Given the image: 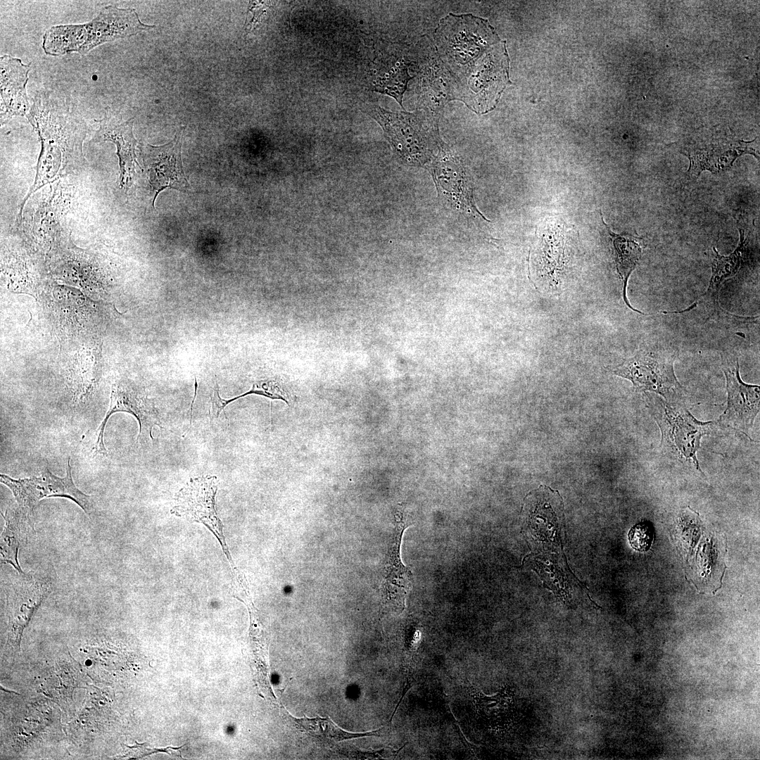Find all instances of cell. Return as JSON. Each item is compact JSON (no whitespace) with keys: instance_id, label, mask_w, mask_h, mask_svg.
I'll list each match as a JSON object with an SVG mask.
<instances>
[{"instance_id":"cell-12","label":"cell","mask_w":760,"mask_h":760,"mask_svg":"<svg viewBox=\"0 0 760 760\" xmlns=\"http://www.w3.org/2000/svg\"><path fill=\"white\" fill-rule=\"evenodd\" d=\"M427 167L441 200L445 201L452 209L486 219L476 208L469 174L448 146Z\"/></svg>"},{"instance_id":"cell-3","label":"cell","mask_w":760,"mask_h":760,"mask_svg":"<svg viewBox=\"0 0 760 760\" xmlns=\"http://www.w3.org/2000/svg\"><path fill=\"white\" fill-rule=\"evenodd\" d=\"M361 110L381 126L393 151L407 164L428 166L447 146L440 137L438 113L429 108L391 112L364 103Z\"/></svg>"},{"instance_id":"cell-18","label":"cell","mask_w":760,"mask_h":760,"mask_svg":"<svg viewBox=\"0 0 760 760\" xmlns=\"http://www.w3.org/2000/svg\"><path fill=\"white\" fill-rule=\"evenodd\" d=\"M1 515L5 525L1 537V564H10L18 574H25L18 562V553L27 537L31 514L17 506L8 508Z\"/></svg>"},{"instance_id":"cell-1","label":"cell","mask_w":760,"mask_h":760,"mask_svg":"<svg viewBox=\"0 0 760 760\" xmlns=\"http://www.w3.org/2000/svg\"><path fill=\"white\" fill-rule=\"evenodd\" d=\"M37 132L42 149L33 185L20 205L18 219L27 198L44 185L51 183L84 160V123L67 107L45 96H36L26 116Z\"/></svg>"},{"instance_id":"cell-19","label":"cell","mask_w":760,"mask_h":760,"mask_svg":"<svg viewBox=\"0 0 760 760\" xmlns=\"http://www.w3.org/2000/svg\"><path fill=\"white\" fill-rule=\"evenodd\" d=\"M740 231V242L738 246L730 255L725 256L720 255L716 248H714L715 257L711 267V277L707 290L700 296L697 301L704 302L713 311H717L719 308L718 295L721 286L724 281L733 277L740 270L741 263L747 248V239L745 232Z\"/></svg>"},{"instance_id":"cell-22","label":"cell","mask_w":760,"mask_h":760,"mask_svg":"<svg viewBox=\"0 0 760 760\" xmlns=\"http://www.w3.org/2000/svg\"><path fill=\"white\" fill-rule=\"evenodd\" d=\"M410 79L406 68L400 64L384 77L379 78L373 90L392 96L403 107V95Z\"/></svg>"},{"instance_id":"cell-2","label":"cell","mask_w":760,"mask_h":760,"mask_svg":"<svg viewBox=\"0 0 760 760\" xmlns=\"http://www.w3.org/2000/svg\"><path fill=\"white\" fill-rule=\"evenodd\" d=\"M434 40L450 76L451 89L455 90L501 39L487 20L471 14L449 13L439 22Z\"/></svg>"},{"instance_id":"cell-14","label":"cell","mask_w":760,"mask_h":760,"mask_svg":"<svg viewBox=\"0 0 760 760\" xmlns=\"http://www.w3.org/2000/svg\"><path fill=\"white\" fill-rule=\"evenodd\" d=\"M122 412L129 413L137 419L139 424L137 441L146 438L153 440V427L158 426L162 428L160 414L152 403L126 386L114 384L109 408L96 433L95 453L103 456L107 455L108 450L103 441L106 424L112 414Z\"/></svg>"},{"instance_id":"cell-7","label":"cell","mask_w":760,"mask_h":760,"mask_svg":"<svg viewBox=\"0 0 760 760\" xmlns=\"http://www.w3.org/2000/svg\"><path fill=\"white\" fill-rule=\"evenodd\" d=\"M0 481L12 492L18 506L30 514L42 500L56 497L72 500L87 514H90L94 509L92 497L83 493L74 483L70 458L63 477L55 475L47 467H44L39 476L15 479L1 474Z\"/></svg>"},{"instance_id":"cell-10","label":"cell","mask_w":760,"mask_h":760,"mask_svg":"<svg viewBox=\"0 0 760 760\" xmlns=\"http://www.w3.org/2000/svg\"><path fill=\"white\" fill-rule=\"evenodd\" d=\"M9 640L18 643L32 615L51 591L47 578L18 574L6 587Z\"/></svg>"},{"instance_id":"cell-11","label":"cell","mask_w":760,"mask_h":760,"mask_svg":"<svg viewBox=\"0 0 760 760\" xmlns=\"http://www.w3.org/2000/svg\"><path fill=\"white\" fill-rule=\"evenodd\" d=\"M185 127H181L174 139L161 146H141L144 166L154 191L153 205L158 194L167 188L184 191L189 187L182 161L181 147Z\"/></svg>"},{"instance_id":"cell-25","label":"cell","mask_w":760,"mask_h":760,"mask_svg":"<svg viewBox=\"0 0 760 760\" xmlns=\"http://www.w3.org/2000/svg\"><path fill=\"white\" fill-rule=\"evenodd\" d=\"M263 6H265L264 4L251 2L248 7V12L253 13V17L251 20L246 21V23L245 24L246 32H248L252 30L254 24L258 22L260 17L262 15V13L264 12Z\"/></svg>"},{"instance_id":"cell-23","label":"cell","mask_w":760,"mask_h":760,"mask_svg":"<svg viewBox=\"0 0 760 760\" xmlns=\"http://www.w3.org/2000/svg\"><path fill=\"white\" fill-rule=\"evenodd\" d=\"M628 538L633 549L641 552H647L654 540V528L647 521L638 523L629 530Z\"/></svg>"},{"instance_id":"cell-20","label":"cell","mask_w":760,"mask_h":760,"mask_svg":"<svg viewBox=\"0 0 760 760\" xmlns=\"http://www.w3.org/2000/svg\"><path fill=\"white\" fill-rule=\"evenodd\" d=\"M601 217L607 233L612 239L616 271L623 283V299L630 309L644 315V313L631 305L626 296V288L629 277L638 265L642 253L640 239L633 236L613 232L604 222L602 214Z\"/></svg>"},{"instance_id":"cell-21","label":"cell","mask_w":760,"mask_h":760,"mask_svg":"<svg viewBox=\"0 0 760 760\" xmlns=\"http://www.w3.org/2000/svg\"><path fill=\"white\" fill-rule=\"evenodd\" d=\"M291 718L298 729L327 745L357 737L379 736L384 728L367 733H352L338 727L329 716L308 718L304 715L299 718Z\"/></svg>"},{"instance_id":"cell-5","label":"cell","mask_w":760,"mask_h":760,"mask_svg":"<svg viewBox=\"0 0 760 760\" xmlns=\"http://www.w3.org/2000/svg\"><path fill=\"white\" fill-rule=\"evenodd\" d=\"M678 353L677 349L659 343L643 345L633 356L609 367V371L631 381L638 392L654 393L666 402L677 403L684 392L674 371Z\"/></svg>"},{"instance_id":"cell-8","label":"cell","mask_w":760,"mask_h":760,"mask_svg":"<svg viewBox=\"0 0 760 760\" xmlns=\"http://www.w3.org/2000/svg\"><path fill=\"white\" fill-rule=\"evenodd\" d=\"M217 479L204 476L191 479L177 494L172 514L190 521L203 524L217 537L223 551L233 565L222 532V524L215 509Z\"/></svg>"},{"instance_id":"cell-15","label":"cell","mask_w":760,"mask_h":760,"mask_svg":"<svg viewBox=\"0 0 760 760\" xmlns=\"http://www.w3.org/2000/svg\"><path fill=\"white\" fill-rule=\"evenodd\" d=\"M133 123L134 118L119 122L106 110L94 139V141H110L116 146L120 186L125 190L132 184L137 166L140 167L136 154L137 141L133 134Z\"/></svg>"},{"instance_id":"cell-6","label":"cell","mask_w":760,"mask_h":760,"mask_svg":"<svg viewBox=\"0 0 760 760\" xmlns=\"http://www.w3.org/2000/svg\"><path fill=\"white\" fill-rule=\"evenodd\" d=\"M650 412L661 431V447L675 457L692 462L702 472L697 458L701 438L716 423L697 420L684 406L665 400L649 401Z\"/></svg>"},{"instance_id":"cell-9","label":"cell","mask_w":760,"mask_h":760,"mask_svg":"<svg viewBox=\"0 0 760 760\" xmlns=\"http://www.w3.org/2000/svg\"><path fill=\"white\" fill-rule=\"evenodd\" d=\"M726 379L727 405L720 415V425L748 435L760 410L759 386L742 381L737 359L723 361Z\"/></svg>"},{"instance_id":"cell-24","label":"cell","mask_w":760,"mask_h":760,"mask_svg":"<svg viewBox=\"0 0 760 760\" xmlns=\"http://www.w3.org/2000/svg\"><path fill=\"white\" fill-rule=\"evenodd\" d=\"M256 394L265 396L271 399H278L284 401L289 405V397L286 391L274 381H262L253 384L252 388L246 393L232 398V401L241 397Z\"/></svg>"},{"instance_id":"cell-13","label":"cell","mask_w":760,"mask_h":760,"mask_svg":"<svg viewBox=\"0 0 760 760\" xmlns=\"http://www.w3.org/2000/svg\"><path fill=\"white\" fill-rule=\"evenodd\" d=\"M752 143L727 138L688 142L682 151L690 160L688 172L697 177L704 170L713 173L726 171L732 167L737 157L744 153L752 154L759 159V152L753 147Z\"/></svg>"},{"instance_id":"cell-16","label":"cell","mask_w":760,"mask_h":760,"mask_svg":"<svg viewBox=\"0 0 760 760\" xmlns=\"http://www.w3.org/2000/svg\"><path fill=\"white\" fill-rule=\"evenodd\" d=\"M30 63L10 55L0 58L1 125L13 116H27L30 110L26 85Z\"/></svg>"},{"instance_id":"cell-4","label":"cell","mask_w":760,"mask_h":760,"mask_svg":"<svg viewBox=\"0 0 760 760\" xmlns=\"http://www.w3.org/2000/svg\"><path fill=\"white\" fill-rule=\"evenodd\" d=\"M153 27L143 23L134 9L108 5L88 23L52 26L43 35L42 49L52 56L72 52L85 55L104 43Z\"/></svg>"},{"instance_id":"cell-17","label":"cell","mask_w":760,"mask_h":760,"mask_svg":"<svg viewBox=\"0 0 760 760\" xmlns=\"http://www.w3.org/2000/svg\"><path fill=\"white\" fill-rule=\"evenodd\" d=\"M395 518V526L386 563L382 595L385 602L403 610L406 595L412 586V572L401 559L402 538L407 528L403 510L398 509Z\"/></svg>"}]
</instances>
